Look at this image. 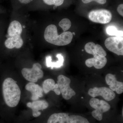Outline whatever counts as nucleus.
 <instances>
[{"label": "nucleus", "mask_w": 123, "mask_h": 123, "mask_svg": "<svg viewBox=\"0 0 123 123\" xmlns=\"http://www.w3.org/2000/svg\"><path fill=\"white\" fill-rule=\"evenodd\" d=\"M1 94L4 102L9 107H14L19 103L21 92L16 82L11 78H7L1 84Z\"/></svg>", "instance_id": "obj_1"}, {"label": "nucleus", "mask_w": 123, "mask_h": 123, "mask_svg": "<svg viewBox=\"0 0 123 123\" xmlns=\"http://www.w3.org/2000/svg\"><path fill=\"white\" fill-rule=\"evenodd\" d=\"M44 38L49 43L58 46L68 45L72 40L73 35L70 31H65L58 34L56 26L53 24L49 25L45 29Z\"/></svg>", "instance_id": "obj_2"}, {"label": "nucleus", "mask_w": 123, "mask_h": 123, "mask_svg": "<svg viewBox=\"0 0 123 123\" xmlns=\"http://www.w3.org/2000/svg\"><path fill=\"white\" fill-rule=\"evenodd\" d=\"M90 105L95 110L92 112V116L98 121L103 118V114L110 110L111 106L106 101L92 98L89 102Z\"/></svg>", "instance_id": "obj_3"}, {"label": "nucleus", "mask_w": 123, "mask_h": 123, "mask_svg": "<svg viewBox=\"0 0 123 123\" xmlns=\"http://www.w3.org/2000/svg\"><path fill=\"white\" fill-rule=\"evenodd\" d=\"M42 68V66L39 63H36L33 65L32 68L22 69V74L27 81L35 83L43 77V73L41 69Z\"/></svg>", "instance_id": "obj_4"}, {"label": "nucleus", "mask_w": 123, "mask_h": 123, "mask_svg": "<svg viewBox=\"0 0 123 123\" xmlns=\"http://www.w3.org/2000/svg\"><path fill=\"white\" fill-rule=\"evenodd\" d=\"M70 79L63 75L57 77V84L64 99L69 100L76 95V92L70 88Z\"/></svg>", "instance_id": "obj_5"}, {"label": "nucleus", "mask_w": 123, "mask_h": 123, "mask_svg": "<svg viewBox=\"0 0 123 123\" xmlns=\"http://www.w3.org/2000/svg\"><path fill=\"white\" fill-rule=\"evenodd\" d=\"M88 17L93 22L106 24L111 21L112 18V14L110 11L107 10H95L89 13Z\"/></svg>", "instance_id": "obj_6"}, {"label": "nucleus", "mask_w": 123, "mask_h": 123, "mask_svg": "<svg viewBox=\"0 0 123 123\" xmlns=\"http://www.w3.org/2000/svg\"><path fill=\"white\" fill-rule=\"evenodd\" d=\"M105 45L106 48L110 51L118 55H123V37L108 38L105 40Z\"/></svg>", "instance_id": "obj_7"}, {"label": "nucleus", "mask_w": 123, "mask_h": 123, "mask_svg": "<svg viewBox=\"0 0 123 123\" xmlns=\"http://www.w3.org/2000/svg\"><path fill=\"white\" fill-rule=\"evenodd\" d=\"M88 93L89 95L93 98L101 96L107 101H111L116 97V94L114 91L106 87L91 88Z\"/></svg>", "instance_id": "obj_8"}, {"label": "nucleus", "mask_w": 123, "mask_h": 123, "mask_svg": "<svg viewBox=\"0 0 123 123\" xmlns=\"http://www.w3.org/2000/svg\"><path fill=\"white\" fill-rule=\"evenodd\" d=\"M107 84L109 86L110 89L115 91L118 94H121L123 92V83L118 81L116 76L111 74H108L105 77Z\"/></svg>", "instance_id": "obj_9"}, {"label": "nucleus", "mask_w": 123, "mask_h": 123, "mask_svg": "<svg viewBox=\"0 0 123 123\" xmlns=\"http://www.w3.org/2000/svg\"><path fill=\"white\" fill-rule=\"evenodd\" d=\"M27 106L32 110L33 116L35 117H37L41 114V112L39 111L44 110L47 108L49 104L47 101L42 100L28 103Z\"/></svg>", "instance_id": "obj_10"}, {"label": "nucleus", "mask_w": 123, "mask_h": 123, "mask_svg": "<svg viewBox=\"0 0 123 123\" xmlns=\"http://www.w3.org/2000/svg\"><path fill=\"white\" fill-rule=\"evenodd\" d=\"M107 62V59L105 57L95 55L93 58L86 60L85 64L88 68H91L93 66L95 68L100 69L105 66Z\"/></svg>", "instance_id": "obj_11"}, {"label": "nucleus", "mask_w": 123, "mask_h": 123, "mask_svg": "<svg viewBox=\"0 0 123 123\" xmlns=\"http://www.w3.org/2000/svg\"><path fill=\"white\" fill-rule=\"evenodd\" d=\"M25 88L31 93V99L32 101H36L39 98H42L43 96V88L34 82H29L26 85Z\"/></svg>", "instance_id": "obj_12"}, {"label": "nucleus", "mask_w": 123, "mask_h": 123, "mask_svg": "<svg viewBox=\"0 0 123 123\" xmlns=\"http://www.w3.org/2000/svg\"><path fill=\"white\" fill-rule=\"evenodd\" d=\"M86 51L87 53L93 55H98L105 57L107 53L102 47L98 44H95L92 42H89L86 44L85 47Z\"/></svg>", "instance_id": "obj_13"}, {"label": "nucleus", "mask_w": 123, "mask_h": 123, "mask_svg": "<svg viewBox=\"0 0 123 123\" xmlns=\"http://www.w3.org/2000/svg\"><path fill=\"white\" fill-rule=\"evenodd\" d=\"M23 41L21 35L9 37L5 42V46L7 48L12 49L15 48L19 49L22 47Z\"/></svg>", "instance_id": "obj_14"}, {"label": "nucleus", "mask_w": 123, "mask_h": 123, "mask_svg": "<svg viewBox=\"0 0 123 123\" xmlns=\"http://www.w3.org/2000/svg\"><path fill=\"white\" fill-rule=\"evenodd\" d=\"M42 88L45 94L48 93L51 91H54L57 95H60L61 93L58 85L55 84V81L52 79L45 80L43 82Z\"/></svg>", "instance_id": "obj_15"}, {"label": "nucleus", "mask_w": 123, "mask_h": 123, "mask_svg": "<svg viewBox=\"0 0 123 123\" xmlns=\"http://www.w3.org/2000/svg\"><path fill=\"white\" fill-rule=\"evenodd\" d=\"M22 31V26L19 22L14 21L10 24L8 30L9 37L21 35Z\"/></svg>", "instance_id": "obj_16"}, {"label": "nucleus", "mask_w": 123, "mask_h": 123, "mask_svg": "<svg viewBox=\"0 0 123 123\" xmlns=\"http://www.w3.org/2000/svg\"><path fill=\"white\" fill-rule=\"evenodd\" d=\"M69 116L65 113H55L49 117L47 123H65Z\"/></svg>", "instance_id": "obj_17"}, {"label": "nucleus", "mask_w": 123, "mask_h": 123, "mask_svg": "<svg viewBox=\"0 0 123 123\" xmlns=\"http://www.w3.org/2000/svg\"><path fill=\"white\" fill-rule=\"evenodd\" d=\"M56 57L58 61L56 62H52V58L50 56H48L46 57V64L47 67H51L52 69L53 68H60L63 65L64 62L63 56L61 54H57Z\"/></svg>", "instance_id": "obj_18"}, {"label": "nucleus", "mask_w": 123, "mask_h": 123, "mask_svg": "<svg viewBox=\"0 0 123 123\" xmlns=\"http://www.w3.org/2000/svg\"><path fill=\"white\" fill-rule=\"evenodd\" d=\"M66 123H90L85 117L77 115H72L69 116Z\"/></svg>", "instance_id": "obj_19"}, {"label": "nucleus", "mask_w": 123, "mask_h": 123, "mask_svg": "<svg viewBox=\"0 0 123 123\" xmlns=\"http://www.w3.org/2000/svg\"><path fill=\"white\" fill-rule=\"evenodd\" d=\"M106 32L107 34L115 37H123V31H119L114 26H109L106 29Z\"/></svg>", "instance_id": "obj_20"}, {"label": "nucleus", "mask_w": 123, "mask_h": 123, "mask_svg": "<svg viewBox=\"0 0 123 123\" xmlns=\"http://www.w3.org/2000/svg\"><path fill=\"white\" fill-rule=\"evenodd\" d=\"M59 25L65 32L70 29L72 23L70 20L68 18H65L62 19L60 22Z\"/></svg>", "instance_id": "obj_21"}, {"label": "nucleus", "mask_w": 123, "mask_h": 123, "mask_svg": "<svg viewBox=\"0 0 123 123\" xmlns=\"http://www.w3.org/2000/svg\"><path fill=\"white\" fill-rule=\"evenodd\" d=\"M46 4L49 5L60 6L63 4L64 0H43Z\"/></svg>", "instance_id": "obj_22"}, {"label": "nucleus", "mask_w": 123, "mask_h": 123, "mask_svg": "<svg viewBox=\"0 0 123 123\" xmlns=\"http://www.w3.org/2000/svg\"><path fill=\"white\" fill-rule=\"evenodd\" d=\"M84 4H88L92 1H96L101 4H104L106 2V0H82Z\"/></svg>", "instance_id": "obj_23"}, {"label": "nucleus", "mask_w": 123, "mask_h": 123, "mask_svg": "<svg viewBox=\"0 0 123 123\" xmlns=\"http://www.w3.org/2000/svg\"><path fill=\"white\" fill-rule=\"evenodd\" d=\"M117 11L118 13L121 15L122 17L123 16V4H121L119 5L117 9Z\"/></svg>", "instance_id": "obj_24"}, {"label": "nucleus", "mask_w": 123, "mask_h": 123, "mask_svg": "<svg viewBox=\"0 0 123 123\" xmlns=\"http://www.w3.org/2000/svg\"><path fill=\"white\" fill-rule=\"evenodd\" d=\"M33 0H19V1L21 3L24 4H28V3L31 2Z\"/></svg>", "instance_id": "obj_25"}, {"label": "nucleus", "mask_w": 123, "mask_h": 123, "mask_svg": "<svg viewBox=\"0 0 123 123\" xmlns=\"http://www.w3.org/2000/svg\"><path fill=\"white\" fill-rule=\"evenodd\" d=\"M72 34L73 35H75V33L74 32H73V33H72Z\"/></svg>", "instance_id": "obj_26"}, {"label": "nucleus", "mask_w": 123, "mask_h": 123, "mask_svg": "<svg viewBox=\"0 0 123 123\" xmlns=\"http://www.w3.org/2000/svg\"><path fill=\"white\" fill-rule=\"evenodd\" d=\"M82 51H84V50H82Z\"/></svg>", "instance_id": "obj_27"}]
</instances>
